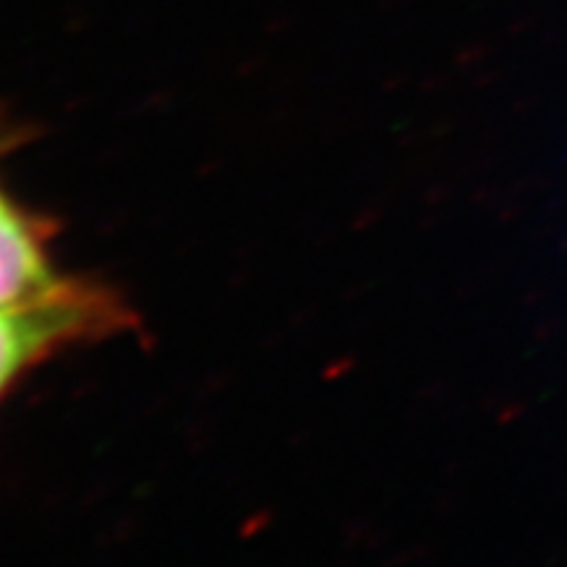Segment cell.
<instances>
[{
	"instance_id": "6da1fadb",
	"label": "cell",
	"mask_w": 567,
	"mask_h": 567,
	"mask_svg": "<svg viewBox=\"0 0 567 567\" xmlns=\"http://www.w3.org/2000/svg\"><path fill=\"white\" fill-rule=\"evenodd\" d=\"M116 316L101 295L71 281L40 300L0 308V396L42 358L95 334Z\"/></svg>"
},
{
	"instance_id": "7a4b0ae2",
	"label": "cell",
	"mask_w": 567,
	"mask_h": 567,
	"mask_svg": "<svg viewBox=\"0 0 567 567\" xmlns=\"http://www.w3.org/2000/svg\"><path fill=\"white\" fill-rule=\"evenodd\" d=\"M63 284L51 268L38 226L0 189V308L40 300Z\"/></svg>"
}]
</instances>
